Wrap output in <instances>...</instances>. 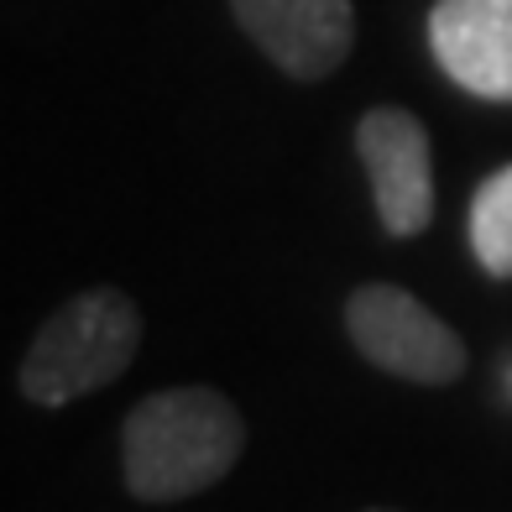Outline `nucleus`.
<instances>
[{
    "label": "nucleus",
    "mask_w": 512,
    "mask_h": 512,
    "mask_svg": "<svg viewBox=\"0 0 512 512\" xmlns=\"http://www.w3.org/2000/svg\"><path fill=\"white\" fill-rule=\"evenodd\" d=\"M246 418L215 387H162L121 424V476L142 502H183L230 476Z\"/></svg>",
    "instance_id": "f257e3e1"
},
{
    "label": "nucleus",
    "mask_w": 512,
    "mask_h": 512,
    "mask_svg": "<svg viewBox=\"0 0 512 512\" xmlns=\"http://www.w3.org/2000/svg\"><path fill=\"white\" fill-rule=\"evenodd\" d=\"M142 351V309L121 288H84L37 324L16 387L37 408H63L110 387Z\"/></svg>",
    "instance_id": "f03ea898"
},
{
    "label": "nucleus",
    "mask_w": 512,
    "mask_h": 512,
    "mask_svg": "<svg viewBox=\"0 0 512 512\" xmlns=\"http://www.w3.org/2000/svg\"><path fill=\"white\" fill-rule=\"evenodd\" d=\"M345 335L377 371L418 387H450L471 366L465 340L398 283H366L345 298Z\"/></svg>",
    "instance_id": "7ed1b4c3"
},
{
    "label": "nucleus",
    "mask_w": 512,
    "mask_h": 512,
    "mask_svg": "<svg viewBox=\"0 0 512 512\" xmlns=\"http://www.w3.org/2000/svg\"><path fill=\"white\" fill-rule=\"evenodd\" d=\"M356 152L371 178V204L392 241L418 236L434 220V147L403 105H371L356 121Z\"/></svg>",
    "instance_id": "20e7f679"
},
{
    "label": "nucleus",
    "mask_w": 512,
    "mask_h": 512,
    "mask_svg": "<svg viewBox=\"0 0 512 512\" xmlns=\"http://www.w3.org/2000/svg\"><path fill=\"white\" fill-rule=\"evenodd\" d=\"M236 27L298 84H319L356 48L351 0H230Z\"/></svg>",
    "instance_id": "39448f33"
},
{
    "label": "nucleus",
    "mask_w": 512,
    "mask_h": 512,
    "mask_svg": "<svg viewBox=\"0 0 512 512\" xmlns=\"http://www.w3.org/2000/svg\"><path fill=\"white\" fill-rule=\"evenodd\" d=\"M429 53L465 95L512 105V0H434Z\"/></svg>",
    "instance_id": "423d86ee"
},
{
    "label": "nucleus",
    "mask_w": 512,
    "mask_h": 512,
    "mask_svg": "<svg viewBox=\"0 0 512 512\" xmlns=\"http://www.w3.org/2000/svg\"><path fill=\"white\" fill-rule=\"evenodd\" d=\"M471 251L481 272L502 283L512 277V162L481 178V189L471 194Z\"/></svg>",
    "instance_id": "0eeeda50"
},
{
    "label": "nucleus",
    "mask_w": 512,
    "mask_h": 512,
    "mask_svg": "<svg viewBox=\"0 0 512 512\" xmlns=\"http://www.w3.org/2000/svg\"><path fill=\"white\" fill-rule=\"evenodd\" d=\"M502 387H507V403H512V361H507V371H502Z\"/></svg>",
    "instance_id": "6e6552de"
},
{
    "label": "nucleus",
    "mask_w": 512,
    "mask_h": 512,
    "mask_svg": "<svg viewBox=\"0 0 512 512\" xmlns=\"http://www.w3.org/2000/svg\"><path fill=\"white\" fill-rule=\"evenodd\" d=\"M366 512H398V507H366Z\"/></svg>",
    "instance_id": "1a4fd4ad"
}]
</instances>
